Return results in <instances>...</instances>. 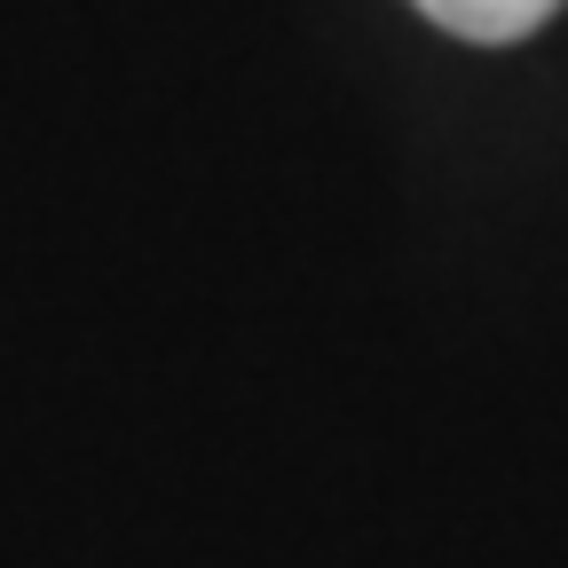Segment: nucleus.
Here are the masks:
<instances>
[{
	"instance_id": "1",
	"label": "nucleus",
	"mask_w": 568,
	"mask_h": 568,
	"mask_svg": "<svg viewBox=\"0 0 568 568\" xmlns=\"http://www.w3.org/2000/svg\"><path fill=\"white\" fill-rule=\"evenodd\" d=\"M426 17L458 40H481V48H506V40H529L560 0H418Z\"/></svg>"
}]
</instances>
